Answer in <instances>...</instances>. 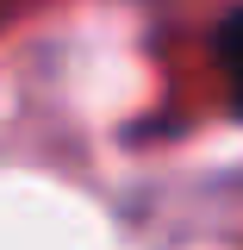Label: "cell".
I'll use <instances>...</instances> for the list:
<instances>
[{
	"instance_id": "6da1fadb",
	"label": "cell",
	"mask_w": 243,
	"mask_h": 250,
	"mask_svg": "<svg viewBox=\"0 0 243 250\" xmlns=\"http://www.w3.org/2000/svg\"><path fill=\"white\" fill-rule=\"evenodd\" d=\"M218 50H224V75H231V100H237L243 113V6L224 19V31H218Z\"/></svg>"
}]
</instances>
